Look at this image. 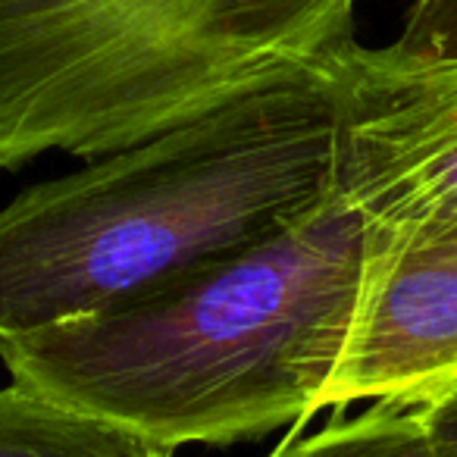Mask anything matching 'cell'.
<instances>
[{
	"label": "cell",
	"instance_id": "obj_1",
	"mask_svg": "<svg viewBox=\"0 0 457 457\" xmlns=\"http://www.w3.org/2000/svg\"><path fill=\"white\" fill-rule=\"evenodd\" d=\"M361 216L329 191L248 248L70 323L0 338L10 379L163 448L236 445L320 411L351 329Z\"/></svg>",
	"mask_w": 457,
	"mask_h": 457
},
{
	"label": "cell",
	"instance_id": "obj_2",
	"mask_svg": "<svg viewBox=\"0 0 457 457\" xmlns=\"http://www.w3.org/2000/svg\"><path fill=\"white\" fill-rule=\"evenodd\" d=\"M332 191L329 70L288 79L0 207V338L110 311Z\"/></svg>",
	"mask_w": 457,
	"mask_h": 457
},
{
	"label": "cell",
	"instance_id": "obj_3",
	"mask_svg": "<svg viewBox=\"0 0 457 457\" xmlns=\"http://www.w3.org/2000/svg\"><path fill=\"white\" fill-rule=\"evenodd\" d=\"M361 0H0V170L97 160L326 72Z\"/></svg>",
	"mask_w": 457,
	"mask_h": 457
},
{
	"label": "cell",
	"instance_id": "obj_4",
	"mask_svg": "<svg viewBox=\"0 0 457 457\" xmlns=\"http://www.w3.org/2000/svg\"><path fill=\"white\" fill-rule=\"evenodd\" d=\"M332 195L363 228L457 216V60L351 45L329 66Z\"/></svg>",
	"mask_w": 457,
	"mask_h": 457
},
{
	"label": "cell",
	"instance_id": "obj_5",
	"mask_svg": "<svg viewBox=\"0 0 457 457\" xmlns=\"http://www.w3.org/2000/svg\"><path fill=\"white\" fill-rule=\"evenodd\" d=\"M363 232L351 329L320 411L354 401L423 404L457 379V216Z\"/></svg>",
	"mask_w": 457,
	"mask_h": 457
},
{
	"label": "cell",
	"instance_id": "obj_6",
	"mask_svg": "<svg viewBox=\"0 0 457 457\" xmlns=\"http://www.w3.org/2000/svg\"><path fill=\"white\" fill-rule=\"evenodd\" d=\"M0 457H172L170 448L10 382L0 388Z\"/></svg>",
	"mask_w": 457,
	"mask_h": 457
},
{
	"label": "cell",
	"instance_id": "obj_7",
	"mask_svg": "<svg viewBox=\"0 0 457 457\" xmlns=\"http://www.w3.org/2000/svg\"><path fill=\"white\" fill-rule=\"evenodd\" d=\"M270 457H438L420 404L376 401L361 417L282 442Z\"/></svg>",
	"mask_w": 457,
	"mask_h": 457
},
{
	"label": "cell",
	"instance_id": "obj_8",
	"mask_svg": "<svg viewBox=\"0 0 457 457\" xmlns=\"http://www.w3.org/2000/svg\"><path fill=\"white\" fill-rule=\"evenodd\" d=\"M395 54L420 63L457 60V0H404Z\"/></svg>",
	"mask_w": 457,
	"mask_h": 457
},
{
	"label": "cell",
	"instance_id": "obj_9",
	"mask_svg": "<svg viewBox=\"0 0 457 457\" xmlns=\"http://www.w3.org/2000/svg\"><path fill=\"white\" fill-rule=\"evenodd\" d=\"M438 457H457V379L420 404Z\"/></svg>",
	"mask_w": 457,
	"mask_h": 457
}]
</instances>
